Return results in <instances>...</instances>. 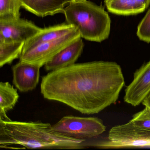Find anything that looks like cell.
Masks as SVG:
<instances>
[{"label":"cell","mask_w":150,"mask_h":150,"mask_svg":"<svg viewBox=\"0 0 150 150\" xmlns=\"http://www.w3.org/2000/svg\"><path fill=\"white\" fill-rule=\"evenodd\" d=\"M64 13L67 23L74 27L81 38L101 42L109 37L111 20L102 6L87 0H74Z\"/></svg>","instance_id":"obj_3"},{"label":"cell","mask_w":150,"mask_h":150,"mask_svg":"<svg viewBox=\"0 0 150 150\" xmlns=\"http://www.w3.org/2000/svg\"><path fill=\"white\" fill-rule=\"evenodd\" d=\"M142 103L144 106H146L150 108V93L146 97Z\"/></svg>","instance_id":"obj_19"},{"label":"cell","mask_w":150,"mask_h":150,"mask_svg":"<svg viewBox=\"0 0 150 150\" xmlns=\"http://www.w3.org/2000/svg\"><path fill=\"white\" fill-rule=\"evenodd\" d=\"M124 84L119 65L96 61L50 72L42 78L40 88L45 99L93 115L115 103Z\"/></svg>","instance_id":"obj_1"},{"label":"cell","mask_w":150,"mask_h":150,"mask_svg":"<svg viewBox=\"0 0 150 150\" xmlns=\"http://www.w3.org/2000/svg\"><path fill=\"white\" fill-rule=\"evenodd\" d=\"M109 12L118 15L129 16L144 12L150 5V0H105Z\"/></svg>","instance_id":"obj_13"},{"label":"cell","mask_w":150,"mask_h":150,"mask_svg":"<svg viewBox=\"0 0 150 150\" xmlns=\"http://www.w3.org/2000/svg\"><path fill=\"white\" fill-rule=\"evenodd\" d=\"M25 42L0 41V67L10 64L16 59L20 58Z\"/></svg>","instance_id":"obj_14"},{"label":"cell","mask_w":150,"mask_h":150,"mask_svg":"<svg viewBox=\"0 0 150 150\" xmlns=\"http://www.w3.org/2000/svg\"><path fill=\"white\" fill-rule=\"evenodd\" d=\"M51 128L61 135L83 140L99 136L106 129L103 121L97 117L72 115L63 117Z\"/></svg>","instance_id":"obj_5"},{"label":"cell","mask_w":150,"mask_h":150,"mask_svg":"<svg viewBox=\"0 0 150 150\" xmlns=\"http://www.w3.org/2000/svg\"><path fill=\"white\" fill-rule=\"evenodd\" d=\"M137 35L141 41L150 42V9L139 24Z\"/></svg>","instance_id":"obj_18"},{"label":"cell","mask_w":150,"mask_h":150,"mask_svg":"<svg viewBox=\"0 0 150 150\" xmlns=\"http://www.w3.org/2000/svg\"><path fill=\"white\" fill-rule=\"evenodd\" d=\"M68 23H62L43 28L42 31L26 42L23 50L34 48L39 45L57 40L75 29Z\"/></svg>","instance_id":"obj_12"},{"label":"cell","mask_w":150,"mask_h":150,"mask_svg":"<svg viewBox=\"0 0 150 150\" xmlns=\"http://www.w3.org/2000/svg\"><path fill=\"white\" fill-rule=\"evenodd\" d=\"M84 44L80 37L60 51L45 65L47 71H56L75 64L81 55Z\"/></svg>","instance_id":"obj_10"},{"label":"cell","mask_w":150,"mask_h":150,"mask_svg":"<svg viewBox=\"0 0 150 150\" xmlns=\"http://www.w3.org/2000/svg\"><path fill=\"white\" fill-rule=\"evenodd\" d=\"M17 89L8 82H0V113L13 109L18 101Z\"/></svg>","instance_id":"obj_15"},{"label":"cell","mask_w":150,"mask_h":150,"mask_svg":"<svg viewBox=\"0 0 150 150\" xmlns=\"http://www.w3.org/2000/svg\"><path fill=\"white\" fill-rule=\"evenodd\" d=\"M74 0H20L22 7L37 16L64 13V7Z\"/></svg>","instance_id":"obj_11"},{"label":"cell","mask_w":150,"mask_h":150,"mask_svg":"<svg viewBox=\"0 0 150 150\" xmlns=\"http://www.w3.org/2000/svg\"><path fill=\"white\" fill-rule=\"evenodd\" d=\"M93 146L104 149L150 147V130L137 127L130 121L112 127L108 140L96 143Z\"/></svg>","instance_id":"obj_4"},{"label":"cell","mask_w":150,"mask_h":150,"mask_svg":"<svg viewBox=\"0 0 150 150\" xmlns=\"http://www.w3.org/2000/svg\"><path fill=\"white\" fill-rule=\"evenodd\" d=\"M135 126L150 130V108L145 106L143 110L134 115L130 120Z\"/></svg>","instance_id":"obj_17"},{"label":"cell","mask_w":150,"mask_h":150,"mask_svg":"<svg viewBox=\"0 0 150 150\" xmlns=\"http://www.w3.org/2000/svg\"><path fill=\"white\" fill-rule=\"evenodd\" d=\"M41 67L19 61L12 67L13 85L21 92L32 91L39 83Z\"/></svg>","instance_id":"obj_9"},{"label":"cell","mask_w":150,"mask_h":150,"mask_svg":"<svg viewBox=\"0 0 150 150\" xmlns=\"http://www.w3.org/2000/svg\"><path fill=\"white\" fill-rule=\"evenodd\" d=\"M150 93V59L134 74L132 81L126 87L124 100L136 107L142 103Z\"/></svg>","instance_id":"obj_8"},{"label":"cell","mask_w":150,"mask_h":150,"mask_svg":"<svg viewBox=\"0 0 150 150\" xmlns=\"http://www.w3.org/2000/svg\"><path fill=\"white\" fill-rule=\"evenodd\" d=\"M50 123L0 119V147L21 146L24 149H83L85 140L66 137L52 129Z\"/></svg>","instance_id":"obj_2"},{"label":"cell","mask_w":150,"mask_h":150,"mask_svg":"<svg viewBox=\"0 0 150 150\" xmlns=\"http://www.w3.org/2000/svg\"><path fill=\"white\" fill-rule=\"evenodd\" d=\"M21 7L20 0H0V19H19Z\"/></svg>","instance_id":"obj_16"},{"label":"cell","mask_w":150,"mask_h":150,"mask_svg":"<svg viewBox=\"0 0 150 150\" xmlns=\"http://www.w3.org/2000/svg\"><path fill=\"white\" fill-rule=\"evenodd\" d=\"M42 29L32 22L21 18L0 19V41L25 43L41 32Z\"/></svg>","instance_id":"obj_7"},{"label":"cell","mask_w":150,"mask_h":150,"mask_svg":"<svg viewBox=\"0 0 150 150\" xmlns=\"http://www.w3.org/2000/svg\"><path fill=\"white\" fill-rule=\"evenodd\" d=\"M80 37L79 33L75 28L57 40L23 51L20 61L37 65L42 67L60 51Z\"/></svg>","instance_id":"obj_6"}]
</instances>
